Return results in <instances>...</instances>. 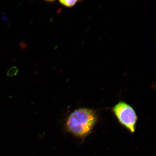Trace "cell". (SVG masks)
Returning a JSON list of instances; mask_svg holds the SVG:
<instances>
[{"label": "cell", "instance_id": "cell-1", "mask_svg": "<svg viewBox=\"0 0 156 156\" xmlns=\"http://www.w3.org/2000/svg\"><path fill=\"white\" fill-rule=\"evenodd\" d=\"M97 121V115L95 110L85 108H79L68 116L66 128L74 136L84 138L90 134Z\"/></svg>", "mask_w": 156, "mask_h": 156}, {"label": "cell", "instance_id": "cell-2", "mask_svg": "<svg viewBox=\"0 0 156 156\" xmlns=\"http://www.w3.org/2000/svg\"><path fill=\"white\" fill-rule=\"evenodd\" d=\"M112 112L119 123L131 133H134L138 117L132 107L120 101L112 108Z\"/></svg>", "mask_w": 156, "mask_h": 156}, {"label": "cell", "instance_id": "cell-3", "mask_svg": "<svg viewBox=\"0 0 156 156\" xmlns=\"http://www.w3.org/2000/svg\"><path fill=\"white\" fill-rule=\"evenodd\" d=\"M83 0H59V3L66 8H72Z\"/></svg>", "mask_w": 156, "mask_h": 156}, {"label": "cell", "instance_id": "cell-4", "mask_svg": "<svg viewBox=\"0 0 156 156\" xmlns=\"http://www.w3.org/2000/svg\"><path fill=\"white\" fill-rule=\"evenodd\" d=\"M45 1H47V2H54L55 0H45Z\"/></svg>", "mask_w": 156, "mask_h": 156}]
</instances>
